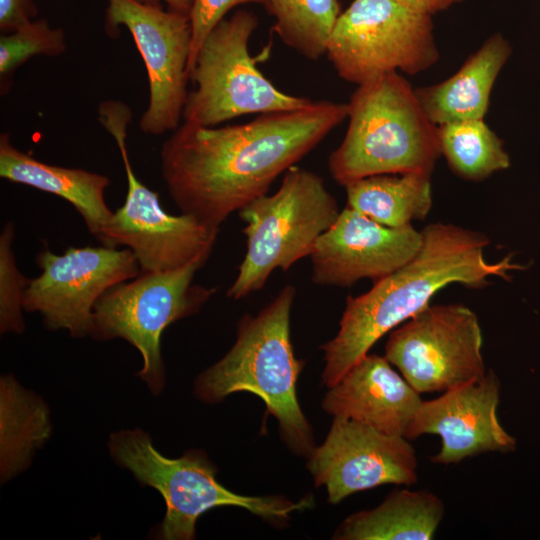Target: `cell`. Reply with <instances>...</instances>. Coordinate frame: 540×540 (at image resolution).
<instances>
[{"mask_svg": "<svg viewBox=\"0 0 540 540\" xmlns=\"http://www.w3.org/2000/svg\"><path fill=\"white\" fill-rule=\"evenodd\" d=\"M0 177L66 200L96 239L114 213L105 201V190L110 185L108 177L42 162L17 149L7 133L0 136Z\"/></svg>", "mask_w": 540, "mask_h": 540, "instance_id": "cell-18", "label": "cell"}, {"mask_svg": "<svg viewBox=\"0 0 540 540\" xmlns=\"http://www.w3.org/2000/svg\"><path fill=\"white\" fill-rule=\"evenodd\" d=\"M414 11L430 15L460 0H392Z\"/></svg>", "mask_w": 540, "mask_h": 540, "instance_id": "cell-29", "label": "cell"}, {"mask_svg": "<svg viewBox=\"0 0 540 540\" xmlns=\"http://www.w3.org/2000/svg\"><path fill=\"white\" fill-rule=\"evenodd\" d=\"M108 448L118 465L162 495L166 513L157 529L160 539H194L199 516L219 506L244 508L270 523L284 525L292 512L314 504L310 496L292 502L283 496L236 494L216 479V470L203 451L194 449L179 458H168L139 428L111 434Z\"/></svg>", "mask_w": 540, "mask_h": 540, "instance_id": "cell-5", "label": "cell"}, {"mask_svg": "<svg viewBox=\"0 0 540 540\" xmlns=\"http://www.w3.org/2000/svg\"><path fill=\"white\" fill-rule=\"evenodd\" d=\"M347 105L346 134L328 159L338 184L374 175L432 173L441 154L438 126L398 72L358 85Z\"/></svg>", "mask_w": 540, "mask_h": 540, "instance_id": "cell-4", "label": "cell"}, {"mask_svg": "<svg viewBox=\"0 0 540 540\" xmlns=\"http://www.w3.org/2000/svg\"><path fill=\"white\" fill-rule=\"evenodd\" d=\"M295 296V287L287 285L257 315H245L238 323L235 343L196 378L194 392L211 404L236 392L257 395L278 421L286 445L308 458L316 446L296 396L304 361L295 357L290 339Z\"/></svg>", "mask_w": 540, "mask_h": 540, "instance_id": "cell-3", "label": "cell"}, {"mask_svg": "<svg viewBox=\"0 0 540 540\" xmlns=\"http://www.w3.org/2000/svg\"><path fill=\"white\" fill-rule=\"evenodd\" d=\"M238 212L246 224L247 249L227 291L233 299L262 289L275 269L287 271L310 256L340 214L323 178L297 166L284 173L275 193L259 196Z\"/></svg>", "mask_w": 540, "mask_h": 540, "instance_id": "cell-6", "label": "cell"}, {"mask_svg": "<svg viewBox=\"0 0 540 540\" xmlns=\"http://www.w3.org/2000/svg\"><path fill=\"white\" fill-rule=\"evenodd\" d=\"M13 222L5 223L0 234V331L21 334L25 329L23 300L30 279L17 267Z\"/></svg>", "mask_w": 540, "mask_h": 540, "instance_id": "cell-26", "label": "cell"}, {"mask_svg": "<svg viewBox=\"0 0 540 540\" xmlns=\"http://www.w3.org/2000/svg\"><path fill=\"white\" fill-rule=\"evenodd\" d=\"M65 49L63 30L52 28L45 19L34 20L8 35H2L0 38L1 82L10 77L32 56H56L63 53Z\"/></svg>", "mask_w": 540, "mask_h": 540, "instance_id": "cell-25", "label": "cell"}, {"mask_svg": "<svg viewBox=\"0 0 540 540\" xmlns=\"http://www.w3.org/2000/svg\"><path fill=\"white\" fill-rule=\"evenodd\" d=\"M510 54L503 36L493 35L450 78L416 90L429 119L437 126L483 119L492 87Z\"/></svg>", "mask_w": 540, "mask_h": 540, "instance_id": "cell-19", "label": "cell"}, {"mask_svg": "<svg viewBox=\"0 0 540 540\" xmlns=\"http://www.w3.org/2000/svg\"><path fill=\"white\" fill-rule=\"evenodd\" d=\"M307 467L315 485L326 488L331 504L380 485L409 486L418 481L417 456L408 439L345 418H333Z\"/></svg>", "mask_w": 540, "mask_h": 540, "instance_id": "cell-14", "label": "cell"}, {"mask_svg": "<svg viewBox=\"0 0 540 540\" xmlns=\"http://www.w3.org/2000/svg\"><path fill=\"white\" fill-rule=\"evenodd\" d=\"M120 26L130 32L148 76L149 102L139 128L148 135L175 130L188 96L189 15L138 0H107L106 27Z\"/></svg>", "mask_w": 540, "mask_h": 540, "instance_id": "cell-13", "label": "cell"}, {"mask_svg": "<svg viewBox=\"0 0 540 540\" xmlns=\"http://www.w3.org/2000/svg\"><path fill=\"white\" fill-rule=\"evenodd\" d=\"M440 151L462 178L482 180L510 166L501 139L483 119L438 126Z\"/></svg>", "mask_w": 540, "mask_h": 540, "instance_id": "cell-24", "label": "cell"}, {"mask_svg": "<svg viewBox=\"0 0 540 540\" xmlns=\"http://www.w3.org/2000/svg\"><path fill=\"white\" fill-rule=\"evenodd\" d=\"M257 16L240 9L223 18L209 33L190 72L182 118L201 126H218L246 114H264L306 107L313 101L276 88L256 67L249 40Z\"/></svg>", "mask_w": 540, "mask_h": 540, "instance_id": "cell-9", "label": "cell"}, {"mask_svg": "<svg viewBox=\"0 0 540 540\" xmlns=\"http://www.w3.org/2000/svg\"><path fill=\"white\" fill-rule=\"evenodd\" d=\"M421 233L423 243L412 260L367 292L347 297L336 336L321 346L326 387L337 384L383 335L428 306L440 289L452 283L482 288L490 277L510 280V271L527 268L513 254L486 260L490 241L478 231L436 222Z\"/></svg>", "mask_w": 540, "mask_h": 540, "instance_id": "cell-2", "label": "cell"}, {"mask_svg": "<svg viewBox=\"0 0 540 540\" xmlns=\"http://www.w3.org/2000/svg\"><path fill=\"white\" fill-rule=\"evenodd\" d=\"M51 434L48 407L13 376L0 382V468L6 482L26 469Z\"/></svg>", "mask_w": 540, "mask_h": 540, "instance_id": "cell-22", "label": "cell"}, {"mask_svg": "<svg viewBox=\"0 0 540 540\" xmlns=\"http://www.w3.org/2000/svg\"><path fill=\"white\" fill-rule=\"evenodd\" d=\"M249 3L263 4L264 0H192L189 12L192 32L189 76L198 51L213 28L231 9Z\"/></svg>", "mask_w": 540, "mask_h": 540, "instance_id": "cell-27", "label": "cell"}, {"mask_svg": "<svg viewBox=\"0 0 540 540\" xmlns=\"http://www.w3.org/2000/svg\"><path fill=\"white\" fill-rule=\"evenodd\" d=\"M445 512L442 499L428 490L391 492L376 508L356 512L336 529L337 540H430Z\"/></svg>", "mask_w": 540, "mask_h": 540, "instance_id": "cell-20", "label": "cell"}, {"mask_svg": "<svg viewBox=\"0 0 540 540\" xmlns=\"http://www.w3.org/2000/svg\"><path fill=\"white\" fill-rule=\"evenodd\" d=\"M347 117V104L320 100L237 125L184 121L162 145V177L182 213L220 230Z\"/></svg>", "mask_w": 540, "mask_h": 540, "instance_id": "cell-1", "label": "cell"}, {"mask_svg": "<svg viewBox=\"0 0 540 540\" xmlns=\"http://www.w3.org/2000/svg\"><path fill=\"white\" fill-rule=\"evenodd\" d=\"M421 402L420 394L385 356L366 354L329 388L322 407L333 418L405 437Z\"/></svg>", "mask_w": 540, "mask_h": 540, "instance_id": "cell-17", "label": "cell"}, {"mask_svg": "<svg viewBox=\"0 0 540 540\" xmlns=\"http://www.w3.org/2000/svg\"><path fill=\"white\" fill-rule=\"evenodd\" d=\"M98 118L119 148L127 194L96 240L107 247L124 246L131 250L142 272L172 271L198 259H208L220 230L189 214L167 213L158 194L136 177L126 145L131 109L121 101L106 100L98 108Z\"/></svg>", "mask_w": 540, "mask_h": 540, "instance_id": "cell-7", "label": "cell"}, {"mask_svg": "<svg viewBox=\"0 0 540 540\" xmlns=\"http://www.w3.org/2000/svg\"><path fill=\"white\" fill-rule=\"evenodd\" d=\"M139 2L151 5H159L164 2L168 9L189 15L192 0H138Z\"/></svg>", "mask_w": 540, "mask_h": 540, "instance_id": "cell-30", "label": "cell"}, {"mask_svg": "<svg viewBox=\"0 0 540 540\" xmlns=\"http://www.w3.org/2000/svg\"><path fill=\"white\" fill-rule=\"evenodd\" d=\"M35 263L41 273L25 290L24 311L38 313L45 328L66 330L74 338L89 336L94 306L107 290L140 273L131 250L104 245L70 246L61 254L45 247Z\"/></svg>", "mask_w": 540, "mask_h": 540, "instance_id": "cell-12", "label": "cell"}, {"mask_svg": "<svg viewBox=\"0 0 540 540\" xmlns=\"http://www.w3.org/2000/svg\"><path fill=\"white\" fill-rule=\"evenodd\" d=\"M482 344L470 308L429 304L390 333L385 357L419 394L445 392L485 375Z\"/></svg>", "mask_w": 540, "mask_h": 540, "instance_id": "cell-11", "label": "cell"}, {"mask_svg": "<svg viewBox=\"0 0 540 540\" xmlns=\"http://www.w3.org/2000/svg\"><path fill=\"white\" fill-rule=\"evenodd\" d=\"M36 14L32 0H0V29L14 32L34 21Z\"/></svg>", "mask_w": 540, "mask_h": 540, "instance_id": "cell-28", "label": "cell"}, {"mask_svg": "<svg viewBox=\"0 0 540 540\" xmlns=\"http://www.w3.org/2000/svg\"><path fill=\"white\" fill-rule=\"evenodd\" d=\"M499 400L500 381L489 369L474 382L445 391L436 399L422 400L405 438L439 435L441 449L430 457L435 464H457L487 452H512L516 439L498 420Z\"/></svg>", "mask_w": 540, "mask_h": 540, "instance_id": "cell-16", "label": "cell"}, {"mask_svg": "<svg viewBox=\"0 0 540 540\" xmlns=\"http://www.w3.org/2000/svg\"><path fill=\"white\" fill-rule=\"evenodd\" d=\"M326 55L357 85L398 70L419 73L439 58L431 16L392 0H354L339 15Z\"/></svg>", "mask_w": 540, "mask_h": 540, "instance_id": "cell-10", "label": "cell"}, {"mask_svg": "<svg viewBox=\"0 0 540 540\" xmlns=\"http://www.w3.org/2000/svg\"><path fill=\"white\" fill-rule=\"evenodd\" d=\"M263 5L283 43L309 60L326 54L341 14L338 0H264Z\"/></svg>", "mask_w": 540, "mask_h": 540, "instance_id": "cell-23", "label": "cell"}, {"mask_svg": "<svg viewBox=\"0 0 540 540\" xmlns=\"http://www.w3.org/2000/svg\"><path fill=\"white\" fill-rule=\"evenodd\" d=\"M422 243L421 231L412 225L388 227L347 206L310 255L311 279L336 287H350L365 278L376 282L412 260Z\"/></svg>", "mask_w": 540, "mask_h": 540, "instance_id": "cell-15", "label": "cell"}, {"mask_svg": "<svg viewBox=\"0 0 540 540\" xmlns=\"http://www.w3.org/2000/svg\"><path fill=\"white\" fill-rule=\"evenodd\" d=\"M207 260L166 272L140 271L107 290L94 306L89 336L98 341L121 338L134 346L143 360L138 376L154 395L166 382L160 347L164 330L199 312L216 292L194 284L195 274Z\"/></svg>", "mask_w": 540, "mask_h": 540, "instance_id": "cell-8", "label": "cell"}, {"mask_svg": "<svg viewBox=\"0 0 540 540\" xmlns=\"http://www.w3.org/2000/svg\"><path fill=\"white\" fill-rule=\"evenodd\" d=\"M431 174H383L344 187L347 206L388 227L401 228L423 220L432 207Z\"/></svg>", "mask_w": 540, "mask_h": 540, "instance_id": "cell-21", "label": "cell"}]
</instances>
